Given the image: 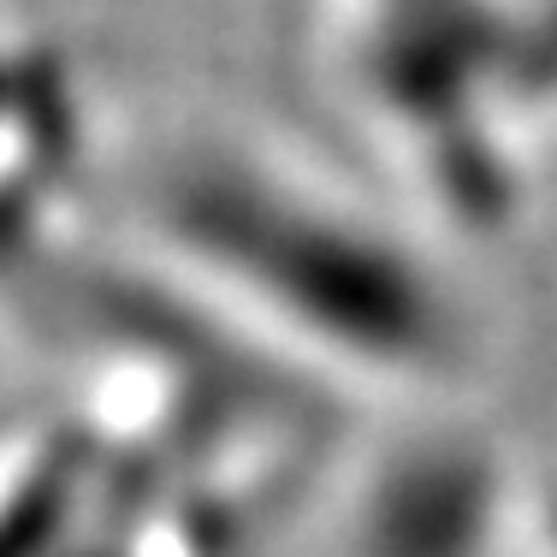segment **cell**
<instances>
[{
  "mask_svg": "<svg viewBox=\"0 0 557 557\" xmlns=\"http://www.w3.org/2000/svg\"><path fill=\"white\" fill-rule=\"evenodd\" d=\"M137 225L166 297L297 386L416 404L474 362V314L445 261L273 125L166 131L137 178Z\"/></svg>",
  "mask_w": 557,
  "mask_h": 557,
  "instance_id": "obj_1",
  "label": "cell"
},
{
  "mask_svg": "<svg viewBox=\"0 0 557 557\" xmlns=\"http://www.w3.org/2000/svg\"><path fill=\"white\" fill-rule=\"evenodd\" d=\"M504 481L486 445L404 433L356 481L350 557H493Z\"/></svg>",
  "mask_w": 557,
  "mask_h": 557,
  "instance_id": "obj_2",
  "label": "cell"
},
{
  "mask_svg": "<svg viewBox=\"0 0 557 557\" xmlns=\"http://www.w3.org/2000/svg\"><path fill=\"white\" fill-rule=\"evenodd\" d=\"M534 528H540V540H546L552 557H557V450L546 457V469H540V486H534Z\"/></svg>",
  "mask_w": 557,
  "mask_h": 557,
  "instance_id": "obj_3",
  "label": "cell"
}]
</instances>
